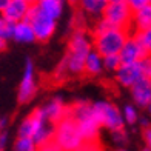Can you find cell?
Here are the masks:
<instances>
[{"label":"cell","instance_id":"21","mask_svg":"<svg viewBox=\"0 0 151 151\" xmlns=\"http://www.w3.org/2000/svg\"><path fill=\"white\" fill-rule=\"evenodd\" d=\"M37 150V145L32 137L29 136H17L14 140V151H34Z\"/></svg>","mask_w":151,"mask_h":151},{"label":"cell","instance_id":"2","mask_svg":"<svg viewBox=\"0 0 151 151\" xmlns=\"http://www.w3.org/2000/svg\"><path fill=\"white\" fill-rule=\"evenodd\" d=\"M94 50L93 34L85 28H76L68 42V51L63 57L70 76H80L85 70V59Z\"/></svg>","mask_w":151,"mask_h":151},{"label":"cell","instance_id":"17","mask_svg":"<svg viewBox=\"0 0 151 151\" xmlns=\"http://www.w3.org/2000/svg\"><path fill=\"white\" fill-rule=\"evenodd\" d=\"M147 28H151V3H147L133 11L131 31H139Z\"/></svg>","mask_w":151,"mask_h":151},{"label":"cell","instance_id":"20","mask_svg":"<svg viewBox=\"0 0 151 151\" xmlns=\"http://www.w3.org/2000/svg\"><path fill=\"white\" fill-rule=\"evenodd\" d=\"M54 128H56V123L46 120L43 125L37 129V133L32 136V139H34V142H36L37 148L42 150V148L46 147L50 142L54 140Z\"/></svg>","mask_w":151,"mask_h":151},{"label":"cell","instance_id":"37","mask_svg":"<svg viewBox=\"0 0 151 151\" xmlns=\"http://www.w3.org/2000/svg\"><path fill=\"white\" fill-rule=\"evenodd\" d=\"M68 2H70V3H73V5H74V3H77L79 0H68Z\"/></svg>","mask_w":151,"mask_h":151},{"label":"cell","instance_id":"30","mask_svg":"<svg viewBox=\"0 0 151 151\" xmlns=\"http://www.w3.org/2000/svg\"><path fill=\"white\" fill-rule=\"evenodd\" d=\"M6 143H8V134L3 131L2 136H0V151L6 148Z\"/></svg>","mask_w":151,"mask_h":151},{"label":"cell","instance_id":"24","mask_svg":"<svg viewBox=\"0 0 151 151\" xmlns=\"http://www.w3.org/2000/svg\"><path fill=\"white\" fill-rule=\"evenodd\" d=\"M136 39L140 42L143 46V50L147 51V54H151V28L147 29H139V31H133Z\"/></svg>","mask_w":151,"mask_h":151},{"label":"cell","instance_id":"19","mask_svg":"<svg viewBox=\"0 0 151 151\" xmlns=\"http://www.w3.org/2000/svg\"><path fill=\"white\" fill-rule=\"evenodd\" d=\"M36 5L40 11L45 12V14L59 20L62 17V14H63L65 0H36Z\"/></svg>","mask_w":151,"mask_h":151},{"label":"cell","instance_id":"35","mask_svg":"<svg viewBox=\"0 0 151 151\" xmlns=\"http://www.w3.org/2000/svg\"><path fill=\"white\" fill-rule=\"evenodd\" d=\"M120 2H127V0H108V3H120Z\"/></svg>","mask_w":151,"mask_h":151},{"label":"cell","instance_id":"15","mask_svg":"<svg viewBox=\"0 0 151 151\" xmlns=\"http://www.w3.org/2000/svg\"><path fill=\"white\" fill-rule=\"evenodd\" d=\"M12 40L20 45H29L32 42H37L36 32L32 29V25L28 19L20 20L14 23V31H12Z\"/></svg>","mask_w":151,"mask_h":151},{"label":"cell","instance_id":"9","mask_svg":"<svg viewBox=\"0 0 151 151\" xmlns=\"http://www.w3.org/2000/svg\"><path fill=\"white\" fill-rule=\"evenodd\" d=\"M143 71L139 62H134V63H122L119 66V70L114 73V79L116 82L123 86V88H131L136 82H139L140 79H143Z\"/></svg>","mask_w":151,"mask_h":151},{"label":"cell","instance_id":"8","mask_svg":"<svg viewBox=\"0 0 151 151\" xmlns=\"http://www.w3.org/2000/svg\"><path fill=\"white\" fill-rule=\"evenodd\" d=\"M37 94V82H36V66L34 62L28 57L25 60V68H23V76L19 83V91H17V99L19 104H28L34 99Z\"/></svg>","mask_w":151,"mask_h":151},{"label":"cell","instance_id":"31","mask_svg":"<svg viewBox=\"0 0 151 151\" xmlns=\"http://www.w3.org/2000/svg\"><path fill=\"white\" fill-rule=\"evenodd\" d=\"M8 3H9V0H0V14H2V12L6 9Z\"/></svg>","mask_w":151,"mask_h":151},{"label":"cell","instance_id":"6","mask_svg":"<svg viewBox=\"0 0 151 151\" xmlns=\"http://www.w3.org/2000/svg\"><path fill=\"white\" fill-rule=\"evenodd\" d=\"M29 23L32 25V29L36 32V39L37 42H48L56 32L57 28V20L45 14L43 11H40L37 8V5L34 3L32 9L28 16Z\"/></svg>","mask_w":151,"mask_h":151},{"label":"cell","instance_id":"36","mask_svg":"<svg viewBox=\"0 0 151 151\" xmlns=\"http://www.w3.org/2000/svg\"><path fill=\"white\" fill-rule=\"evenodd\" d=\"M145 109H147V113H148V114L151 116V100H150V104H148V106H147Z\"/></svg>","mask_w":151,"mask_h":151},{"label":"cell","instance_id":"25","mask_svg":"<svg viewBox=\"0 0 151 151\" xmlns=\"http://www.w3.org/2000/svg\"><path fill=\"white\" fill-rule=\"evenodd\" d=\"M122 65V60L119 54H108V56H104V68L108 73H116L119 70V66Z\"/></svg>","mask_w":151,"mask_h":151},{"label":"cell","instance_id":"27","mask_svg":"<svg viewBox=\"0 0 151 151\" xmlns=\"http://www.w3.org/2000/svg\"><path fill=\"white\" fill-rule=\"evenodd\" d=\"M139 63H140V66H142L143 76H145V77H148V79H151V56L148 54V56L142 57V59L139 60Z\"/></svg>","mask_w":151,"mask_h":151},{"label":"cell","instance_id":"10","mask_svg":"<svg viewBox=\"0 0 151 151\" xmlns=\"http://www.w3.org/2000/svg\"><path fill=\"white\" fill-rule=\"evenodd\" d=\"M119 56H120L122 63H134V62H139L142 57L148 56V54H147L145 50H143L140 42L136 39V36L131 32V36L127 39L125 45L122 46Z\"/></svg>","mask_w":151,"mask_h":151},{"label":"cell","instance_id":"22","mask_svg":"<svg viewBox=\"0 0 151 151\" xmlns=\"http://www.w3.org/2000/svg\"><path fill=\"white\" fill-rule=\"evenodd\" d=\"M122 114H123V119H125V123L127 125H134V123L139 122V109H137V106L133 104H128L123 106L122 109Z\"/></svg>","mask_w":151,"mask_h":151},{"label":"cell","instance_id":"12","mask_svg":"<svg viewBox=\"0 0 151 151\" xmlns=\"http://www.w3.org/2000/svg\"><path fill=\"white\" fill-rule=\"evenodd\" d=\"M42 111L45 114L46 120H50L52 123H57L70 114V105H66L62 97H54L51 100H48L42 106Z\"/></svg>","mask_w":151,"mask_h":151},{"label":"cell","instance_id":"13","mask_svg":"<svg viewBox=\"0 0 151 151\" xmlns=\"http://www.w3.org/2000/svg\"><path fill=\"white\" fill-rule=\"evenodd\" d=\"M133 104L137 108H147L151 100V79L143 77L129 88Z\"/></svg>","mask_w":151,"mask_h":151},{"label":"cell","instance_id":"16","mask_svg":"<svg viewBox=\"0 0 151 151\" xmlns=\"http://www.w3.org/2000/svg\"><path fill=\"white\" fill-rule=\"evenodd\" d=\"M77 5L85 17H91L94 20H97L104 16L108 0H79Z\"/></svg>","mask_w":151,"mask_h":151},{"label":"cell","instance_id":"26","mask_svg":"<svg viewBox=\"0 0 151 151\" xmlns=\"http://www.w3.org/2000/svg\"><path fill=\"white\" fill-rule=\"evenodd\" d=\"M111 140L116 147L119 148H123L128 143V134L125 131V128L122 129H117V131H111Z\"/></svg>","mask_w":151,"mask_h":151},{"label":"cell","instance_id":"28","mask_svg":"<svg viewBox=\"0 0 151 151\" xmlns=\"http://www.w3.org/2000/svg\"><path fill=\"white\" fill-rule=\"evenodd\" d=\"M142 139H143V143H145V150H150L151 151V127H143L142 129Z\"/></svg>","mask_w":151,"mask_h":151},{"label":"cell","instance_id":"29","mask_svg":"<svg viewBox=\"0 0 151 151\" xmlns=\"http://www.w3.org/2000/svg\"><path fill=\"white\" fill-rule=\"evenodd\" d=\"M127 3L131 6L133 11H134V9H137V8H140V6H143V5L151 3V0H127Z\"/></svg>","mask_w":151,"mask_h":151},{"label":"cell","instance_id":"1","mask_svg":"<svg viewBox=\"0 0 151 151\" xmlns=\"http://www.w3.org/2000/svg\"><path fill=\"white\" fill-rule=\"evenodd\" d=\"M70 116L76 120L85 139L83 150H94L99 145V133H100V122L96 116L93 104L86 100H77L70 105Z\"/></svg>","mask_w":151,"mask_h":151},{"label":"cell","instance_id":"3","mask_svg":"<svg viewBox=\"0 0 151 151\" xmlns=\"http://www.w3.org/2000/svg\"><path fill=\"white\" fill-rule=\"evenodd\" d=\"M131 29L127 28H117V26H111L108 28L91 32L93 34V45L94 50L99 51L102 56H108V54H119L122 46L125 45L127 39L131 36Z\"/></svg>","mask_w":151,"mask_h":151},{"label":"cell","instance_id":"38","mask_svg":"<svg viewBox=\"0 0 151 151\" xmlns=\"http://www.w3.org/2000/svg\"><path fill=\"white\" fill-rule=\"evenodd\" d=\"M150 56H151V54H150Z\"/></svg>","mask_w":151,"mask_h":151},{"label":"cell","instance_id":"33","mask_svg":"<svg viewBox=\"0 0 151 151\" xmlns=\"http://www.w3.org/2000/svg\"><path fill=\"white\" fill-rule=\"evenodd\" d=\"M139 122H140L142 128H143V127H148V125H150V122H148V119H147V117H139Z\"/></svg>","mask_w":151,"mask_h":151},{"label":"cell","instance_id":"32","mask_svg":"<svg viewBox=\"0 0 151 151\" xmlns=\"http://www.w3.org/2000/svg\"><path fill=\"white\" fill-rule=\"evenodd\" d=\"M6 43H8V40L6 39H3L2 36H0V52H2L5 48H6Z\"/></svg>","mask_w":151,"mask_h":151},{"label":"cell","instance_id":"11","mask_svg":"<svg viewBox=\"0 0 151 151\" xmlns=\"http://www.w3.org/2000/svg\"><path fill=\"white\" fill-rule=\"evenodd\" d=\"M36 0H9L6 9L2 12L5 17H8L12 22H20V20L28 19L29 12L32 9Z\"/></svg>","mask_w":151,"mask_h":151},{"label":"cell","instance_id":"5","mask_svg":"<svg viewBox=\"0 0 151 151\" xmlns=\"http://www.w3.org/2000/svg\"><path fill=\"white\" fill-rule=\"evenodd\" d=\"M93 106L102 128L108 129L109 133L125 128V119H123L122 109H119L114 104L108 100H99V102H94Z\"/></svg>","mask_w":151,"mask_h":151},{"label":"cell","instance_id":"23","mask_svg":"<svg viewBox=\"0 0 151 151\" xmlns=\"http://www.w3.org/2000/svg\"><path fill=\"white\" fill-rule=\"evenodd\" d=\"M12 31H14V22L0 14V36L9 42L12 40Z\"/></svg>","mask_w":151,"mask_h":151},{"label":"cell","instance_id":"14","mask_svg":"<svg viewBox=\"0 0 151 151\" xmlns=\"http://www.w3.org/2000/svg\"><path fill=\"white\" fill-rule=\"evenodd\" d=\"M45 122H46V117H45V114L42 111V108L34 109L28 117H25L22 120V123L19 125L17 136H29V137H32Z\"/></svg>","mask_w":151,"mask_h":151},{"label":"cell","instance_id":"7","mask_svg":"<svg viewBox=\"0 0 151 151\" xmlns=\"http://www.w3.org/2000/svg\"><path fill=\"white\" fill-rule=\"evenodd\" d=\"M104 17L109 25L117 26V28L131 29L133 22V8L127 2L120 3H108L104 11Z\"/></svg>","mask_w":151,"mask_h":151},{"label":"cell","instance_id":"4","mask_svg":"<svg viewBox=\"0 0 151 151\" xmlns=\"http://www.w3.org/2000/svg\"><path fill=\"white\" fill-rule=\"evenodd\" d=\"M54 142L60 147V150H68V151L83 150L85 139L82 136L76 120L70 114L56 123V128H54Z\"/></svg>","mask_w":151,"mask_h":151},{"label":"cell","instance_id":"34","mask_svg":"<svg viewBox=\"0 0 151 151\" xmlns=\"http://www.w3.org/2000/svg\"><path fill=\"white\" fill-rule=\"evenodd\" d=\"M3 128H5V120L0 119V136H2V133H3Z\"/></svg>","mask_w":151,"mask_h":151},{"label":"cell","instance_id":"18","mask_svg":"<svg viewBox=\"0 0 151 151\" xmlns=\"http://www.w3.org/2000/svg\"><path fill=\"white\" fill-rule=\"evenodd\" d=\"M105 71L104 68V56L99 52V51H90V54L86 56L85 59V70L83 74L86 76H99Z\"/></svg>","mask_w":151,"mask_h":151}]
</instances>
